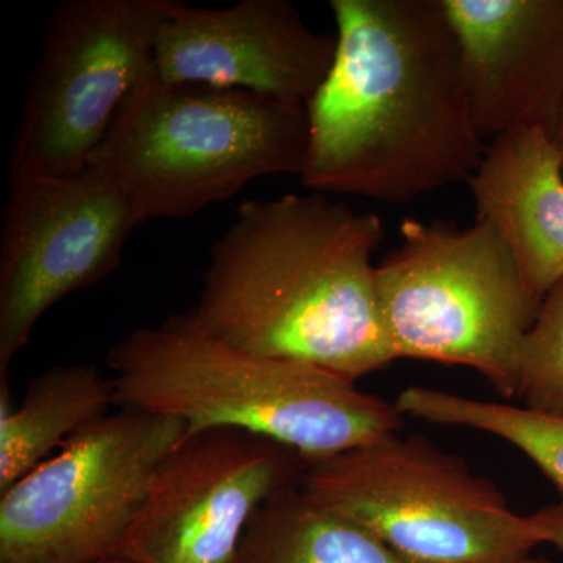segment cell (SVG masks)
Segmentation results:
<instances>
[{
	"label": "cell",
	"instance_id": "obj_11",
	"mask_svg": "<svg viewBox=\"0 0 563 563\" xmlns=\"http://www.w3.org/2000/svg\"><path fill=\"white\" fill-rule=\"evenodd\" d=\"M336 33L307 27L288 0L201 9L174 0L155 41V76L306 106L328 77Z\"/></svg>",
	"mask_w": 563,
	"mask_h": 563
},
{
	"label": "cell",
	"instance_id": "obj_13",
	"mask_svg": "<svg viewBox=\"0 0 563 563\" xmlns=\"http://www.w3.org/2000/svg\"><path fill=\"white\" fill-rule=\"evenodd\" d=\"M468 187L477 218L501 235L542 303L563 279V165L550 133L521 129L493 140Z\"/></svg>",
	"mask_w": 563,
	"mask_h": 563
},
{
	"label": "cell",
	"instance_id": "obj_9",
	"mask_svg": "<svg viewBox=\"0 0 563 563\" xmlns=\"http://www.w3.org/2000/svg\"><path fill=\"white\" fill-rule=\"evenodd\" d=\"M140 225L129 196L95 166L10 174L0 242V379L55 303L120 266Z\"/></svg>",
	"mask_w": 563,
	"mask_h": 563
},
{
	"label": "cell",
	"instance_id": "obj_16",
	"mask_svg": "<svg viewBox=\"0 0 563 563\" xmlns=\"http://www.w3.org/2000/svg\"><path fill=\"white\" fill-rule=\"evenodd\" d=\"M396 407L431 424L463 426L506 440L539 466L563 501V418L424 387L406 388Z\"/></svg>",
	"mask_w": 563,
	"mask_h": 563
},
{
	"label": "cell",
	"instance_id": "obj_17",
	"mask_svg": "<svg viewBox=\"0 0 563 563\" xmlns=\"http://www.w3.org/2000/svg\"><path fill=\"white\" fill-rule=\"evenodd\" d=\"M526 409L563 418V279L544 295L518 357Z\"/></svg>",
	"mask_w": 563,
	"mask_h": 563
},
{
	"label": "cell",
	"instance_id": "obj_10",
	"mask_svg": "<svg viewBox=\"0 0 563 563\" xmlns=\"http://www.w3.org/2000/svg\"><path fill=\"white\" fill-rule=\"evenodd\" d=\"M301 459L233 429L185 433L152 474L118 558L129 563H242L247 529L301 484Z\"/></svg>",
	"mask_w": 563,
	"mask_h": 563
},
{
	"label": "cell",
	"instance_id": "obj_14",
	"mask_svg": "<svg viewBox=\"0 0 563 563\" xmlns=\"http://www.w3.org/2000/svg\"><path fill=\"white\" fill-rule=\"evenodd\" d=\"M117 407L111 379L96 366L58 365L29 384L20 406L0 379V492L31 473L80 431Z\"/></svg>",
	"mask_w": 563,
	"mask_h": 563
},
{
	"label": "cell",
	"instance_id": "obj_7",
	"mask_svg": "<svg viewBox=\"0 0 563 563\" xmlns=\"http://www.w3.org/2000/svg\"><path fill=\"white\" fill-rule=\"evenodd\" d=\"M187 424L120 407L0 492V563H96L117 555L152 474Z\"/></svg>",
	"mask_w": 563,
	"mask_h": 563
},
{
	"label": "cell",
	"instance_id": "obj_1",
	"mask_svg": "<svg viewBox=\"0 0 563 563\" xmlns=\"http://www.w3.org/2000/svg\"><path fill=\"white\" fill-rule=\"evenodd\" d=\"M335 60L306 103L301 181L406 203L472 179L487 146L442 0H332Z\"/></svg>",
	"mask_w": 563,
	"mask_h": 563
},
{
	"label": "cell",
	"instance_id": "obj_18",
	"mask_svg": "<svg viewBox=\"0 0 563 563\" xmlns=\"http://www.w3.org/2000/svg\"><path fill=\"white\" fill-rule=\"evenodd\" d=\"M531 518L543 543L554 544L563 551V501L537 510Z\"/></svg>",
	"mask_w": 563,
	"mask_h": 563
},
{
	"label": "cell",
	"instance_id": "obj_15",
	"mask_svg": "<svg viewBox=\"0 0 563 563\" xmlns=\"http://www.w3.org/2000/svg\"><path fill=\"white\" fill-rule=\"evenodd\" d=\"M242 563H409L361 526L310 501L301 488L280 493L255 517Z\"/></svg>",
	"mask_w": 563,
	"mask_h": 563
},
{
	"label": "cell",
	"instance_id": "obj_4",
	"mask_svg": "<svg viewBox=\"0 0 563 563\" xmlns=\"http://www.w3.org/2000/svg\"><path fill=\"white\" fill-rule=\"evenodd\" d=\"M306 106L151 76L129 96L91 165L120 185L140 224L179 220L273 174L301 176Z\"/></svg>",
	"mask_w": 563,
	"mask_h": 563
},
{
	"label": "cell",
	"instance_id": "obj_21",
	"mask_svg": "<svg viewBox=\"0 0 563 563\" xmlns=\"http://www.w3.org/2000/svg\"><path fill=\"white\" fill-rule=\"evenodd\" d=\"M96 563H129L125 562L124 559L118 558V555H111V558L103 559L101 562Z\"/></svg>",
	"mask_w": 563,
	"mask_h": 563
},
{
	"label": "cell",
	"instance_id": "obj_3",
	"mask_svg": "<svg viewBox=\"0 0 563 563\" xmlns=\"http://www.w3.org/2000/svg\"><path fill=\"white\" fill-rule=\"evenodd\" d=\"M117 407L176 418L187 433L233 429L298 455L303 465L398 433L396 404L312 365L239 350L190 312L129 332L109 352Z\"/></svg>",
	"mask_w": 563,
	"mask_h": 563
},
{
	"label": "cell",
	"instance_id": "obj_8",
	"mask_svg": "<svg viewBox=\"0 0 563 563\" xmlns=\"http://www.w3.org/2000/svg\"><path fill=\"white\" fill-rule=\"evenodd\" d=\"M174 0H66L52 13L18 121L10 174L73 176L91 165L122 106L155 74Z\"/></svg>",
	"mask_w": 563,
	"mask_h": 563
},
{
	"label": "cell",
	"instance_id": "obj_19",
	"mask_svg": "<svg viewBox=\"0 0 563 563\" xmlns=\"http://www.w3.org/2000/svg\"><path fill=\"white\" fill-rule=\"evenodd\" d=\"M551 140H553L555 151H558L559 157H561L563 165V103L561 111H559L558 122H555V128L553 135H551Z\"/></svg>",
	"mask_w": 563,
	"mask_h": 563
},
{
	"label": "cell",
	"instance_id": "obj_5",
	"mask_svg": "<svg viewBox=\"0 0 563 563\" xmlns=\"http://www.w3.org/2000/svg\"><path fill=\"white\" fill-rule=\"evenodd\" d=\"M401 246L376 265L396 361L472 368L503 398L518 395V357L540 303L490 222L407 218Z\"/></svg>",
	"mask_w": 563,
	"mask_h": 563
},
{
	"label": "cell",
	"instance_id": "obj_12",
	"mask_svg": "<svg viewBox=\"0 0 563 563\" xmlns=\"http://www.w3.org/2000/svg\"><path fill=\"white\" fill-rule=\"evenodd\" d=\"M481 139L553 135L563 103V0H442Z\"/></svg>",
	"mask_w": 563,
	"mask_h": 563
},
{
	"label": "cell",
	"instance_id": "obj_20",
	"mask_svg": "<svg viewBox=\"0 0 563 563\" xmlns=\"http://www.w3.org/2000/svg\"><path fill=\"white\" fill-rule=\"evenodd\" d=\"M520 563H554V562L548 561V559L532 558V555H529V558H526L525 561H521Z\"/></svg>",
	"mask_w": 563,
	"mask_h": 563
},
{
	"label": "cell",
	"instance_id": "obj_6",
	"mask_svg": "<svg viewBox=\"0 0 563 563\" xmlns=\"http://www.w3.org/2000/svg\"><path fill=\"white\" fill-rule=\"evenodd\" d=\"M398 433L307 465L299 488L409 563H520L543 543L492 481Z\"/></svg>",
	"mask_w": 563,
	"mask_h": 563
},
{
	"label": "cell",
	"instance_id": "obj_2",
	"mask_svg": "<svg viewBox=\"0 0 563 563\" xmlns=\"http://www.w3.org/2000/svg\"><path fill=\"white\" fill-rule=\"evenodd\" d=\"M384 236L376 213L322 192L244 202L211 246L190 314L239 350L357 383L396 361L372 262Z\"/></svg>",
	"mask_w": 563,
	"mask_h": 563
}]
</instances>
